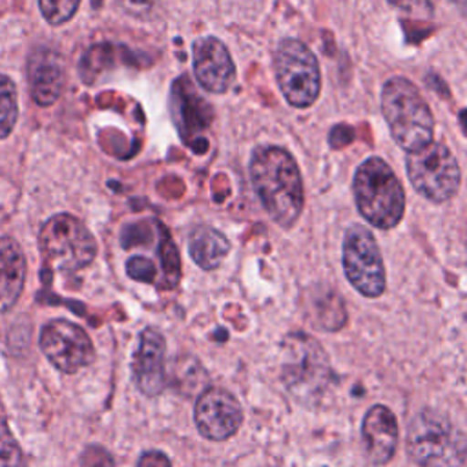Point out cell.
I'll return each instance as SVG.
<instances>
[{"label":"cell","mask_w":467,"mask_h":467,"mask_svg":"<svg viewBox=\"0 0 467 467\" xmlns=\"http://www.w3.org/2000/svg\"><path fill=\"white\" fill-rule=\"evenodd\" d=\"M250 177L270 219L290 228L299 219L305 192L294 157L279 146H261L250 161Z\"/></svg>","instance_id":"1"},{"label":"cell","mask_w":467,"mask_h":467,"mask_svg":"<svg viewBox=\"0 0 467 467\" xmlns=\"http://www.w3.org/2000/svg\"><path fill=\"white\" fill-rule=\"evenodd\" d=\"M381 111L394 142L407 153L418 151L432 140V113L410 80L392 77L385 82Z\"/></svg>","instance_id":"2"},{"label":"cell","mask_w":467,"mask_h":467,"mask_svg":"<svg viewBox=\"0 0 467 467\" xmlns=\"http://www.w3.org/2000/svg\"><path fill=\"white\" fill-rule=\"evenodd\" d=\"M407 452L420 467H463L467 436L445 414L423 409L409 425Z\"/></svg>","instance_id":"3"},{"label":"cell","mask_w":467,"mask_h":467,"mask_svg":"<svg viewBox=\"0 0 467 467\" xmlns=\"http://www.w3.org/2000/svg\"><path fill=\"white\" fill-rule=\"evenodd\" d=\"M354 199L359 213L372 226L381 230L394 228L405 212V193L392 168L379 157L363 161L352 182Z\"/></svg>","instance_id":"4"},{"label":"cell","mask_w":467,"mask_h":467,"mask_svg":"<svg viewBox=\"0 0 467 467\" xmlns=\"http://www.w3.org/2000/svg\"><path fill=\"white\" fill-rule=\"evenodd\" d=\"M38 246L46 263L60 272H77L97 255V241L71 213L51 215L40 228Z\"/></svg>","instance_id":"5"},{"label":"cell","mask_w":467,"mask_h":467,"mask_svg":"<svg viewBox=\"0 0 467 467\" xmlns=\"http://www.w3.org/2000/svg\"><path fill=\"white\" fill-rule=\"evenodd\" d=\"M274 73L286 102L294 108H308L321 89L319 64L314 53L296 38L279 42L274 55Z\"/></svg>","instance_id":"6"},{"label":"cell","mask_w":467,"mask_h":467,"mask_svg":"<svg viewBox=\"0 0 467 467\" xmlns=\"http://www.w3.org/2000/svg\"><path fill=\"white\" fill-rule=\"evenodd\" d=\"M407 175L414 190L432 202L452 199L460 188V168L443 142L431 140L418 151L407 153Z\"/></svg>","instance_id":"7"},{"label":"cell","mask_w":467,"mask_h":467,"mask_svg":"<svg viewBox=\"0 0 467 467\" xmlns=\"http://www.w3.org/2000/svg\"><path fill=\"white\" fill-rule=\"evenodd\" d=\"M343 270L348 283L365 297L385 292V266L376 237L367 226L352 224L343 237Z\"/></svg>","instance_id":"8"},{"label":"cell","mask_w":467,"mask_h":467,"mask_svg":"<svg viewBox=\"0 0 467 467\" xmlns=\"http://www.w3.org/2000/svg\"><path fill=\"white\" fill-rule=\"evenodd\" d=\"M40 350L64 374H73L95 359V348L86 330L69 319H51L42 327Z\"/></svg>","instance_id":"9"},{"label":"cell","mask_w":467,"mask_h":467,"mask_svg":"<svg viewBox=\"0 0 467 467\" xmlns=\"http://www.w3.org/2000/svg\"><path fill=\"white\" fill-rule=\"evenodd\" d=\"M193 420L201 436L212 441H224L239 431L243 409L232 392L221 387H208L195 401Z\"/></svg>","instance_id":"10"},{"label":"cell","mask_w":467,"mask_h":467,"mask_svg":"<svg viewBox=\"0 0 467 467\" xmlns=\"http://www.w3.org/2000/svg\"><path fill=\"white\" fill-rule=\"evenodd\" d=\"M166 341L164 336L153 328L146 327L139 334V345L131 358V374L137 389L144 396H159L166 387Z\"/></svg>","instance_id":"11"},{"label":"cell","mask_w":467,"mask_h":467,"mask_svg":"<svg viewBox=\"0 0 467 467\" xmlns=\"http://www.w3.org/2000/svg\"><path fill=\"white\" fill-rule=\"evenodd\" d=\"M193 73L201 88L224 93L235 80V66L226 46L215 36H202L193 44Z\"/></svg>","instance_id":"12"},{"label":"cell","mask_w":467,"mask_h":467,"mask_svg":"<svg viewBox=\"0 0 467 467\" xmlns=\"http://www.w3.org/2000/svg\"><path fill=\"white\" fill-rule=\"evenodd\" d=\"M361 440L367 458L376 463H387L398 447V421L385 405H372L361 423Z\"/></svg>","instance_id":"13"},{"label":"cell","mask_w":467,"mask_h":467,"mask_svg":"<svg viewBox=\"0 0 467 467\" xmlns=\"http://www.w3.org/2000/svg\"><path fill=\"white\" fill-rule=\"evenodd\" d=\"M27 71L33 100L38 106H51L60 97L66 80L60 55L51 49H38L29 57Z\"/></svg>","instance_id":"14"},{"label":"cell","mask_w":467,"mask_h":467,"mask_svg":"<svg viewBox=\"0 0 467 467\" xmlns=\"http://www.w3.org/2000/svg\"><path fill=\"white\" fill-rule=\"evenodd\" d=\"M26 254L18 241L9 235L0 237V314L9 312L26 285Z\"/></svg>","instance_id":"15"},{"label":"cell","mask_w":467,"mask_h":467,"mask_svg":"<svg viewBox=\"0 0 467 467\" xmlns=\"http://www.w3.org/2000/svg\"><path fill=\"white\" fill-rule=\"evenodd\" d=\"M173 115L181 130V135L186 139L188 133H199L208 126L210 109L206 100H202L188 78H179L173 84Z\"/></svg>","instance_id":"16"},{"label":"cell","mask_w":467,"mask_h":467,"mask_svg":"<svg viewBox=\"0 0 467 467\" xmlns=\"http://www.w3.org/2000/svg\"><path fill=\"white\" fill-rule=\"evenodd\" d=\"M188 252L202 270H215L230 252V241L212 226H195L188 239Z\"/></svg>","instance_id":"17"},{"label":"cell","mask_w":467,"mask_h":467,"mask_svg":"<svg viewBox=\"0 0 467 467\" xmlns=\"http://www.w3.org/2000/svg\"><path fill=\"white\" fill-rule=\"evenodd\" d=\"M18 102H16V86L15 82L0 73V139L9 137L16 124Z\"/></svg>","instance_id":"18"},{"label":"cell","mask_w":467,"mask_h":467,"mask_svg":"<svg viewBox=\"0 0 467 467\" xmlns=\"http://www.w3.org/2000/svg\"><path fill=\"white\" fill-rule=\"evenodd\" d=\"M159 234H161V246H159V254H161V261H162V270L166 275V283L168 286H175L179 283L181 277V259H179V252L170 237V234L166 232V228L162 224H159Z\"/></svg>","instance_id":"19"},{"label":"cell","mask_w":467,"mask_h":467,"mask_svg":"<svg viewBox=\"0 0 467 467\" xmlns=\"http://www.w3.org/2000/svg\"><path fill=\"white\" fill-rule=\"evenodd\" d=\"M0 467H27L24 452L4 416H0Z\"/></svg>","instance_id":"20"},{"label":"cell","mask_w":467,"mask_h":467,"mask_svg":"<svg viewBox=\"0 0 467 467\" xmlns=\"http://www.w3.org/2000/svg\"><path fill=\"white\" fill-rule=\"evenodd\" d=\"M78 4L80 0H38L40 13L51 26H60L73 18Z\"/></svg>","instance_id":"21"},{"label":"cell","mask_w":467,"mask_h":467,"mask_svg":"<svg viewBox=\"0 0 467 467\" xmlns=\"http://www.w3.org/2000/svg\"><path fill=\"white\" fill-rule=\"evenodd\" d=\"M126 272L131 279L139 283H153L157 277V268L151 259L144 255H133L126 263Z\"/></svg>","instance_id":"22"},{"label":"cell","mask_w":467,"mask_h":467,"mask_svg":"<svg viewBox=\"0 0 467 467\" xmlns=\"http://www.w3.org/2000/svg\"><path fill=\"white\" fill-rule=\"evenodd\" d=\"M394 7L401 9L407 15L418 16V18H429L432 16V2L431 0H389Z\"/></svg>","instance_id":"23"},{"label":"cell","mask_w":467,"mask_h":467,"mask_svg":"<svg viewBox=\"0 0 467 467\" xmlns=\"http://www.w3.org/2000/svg\"><path fill=\"white\" fill-rule=\"evenodd\" d=\"M82 467H113V458L99 445H91L82 452Z\"/></svg>","instance_id":"24"},{"label":"cell","mask_w":467,"mask_h":467,"mask_svg":"<svg viewBox=\"0 0 467 467\" xmlns=\"http://www.w3.org/2000/svg\"><path fill=\"white\" fill-rule=\"evenodd\" d=\"M137 467H171V462L161 451H146L140 454Z\"/></svg>","instance_id":"25"},{"label":"cell","mask_w":467,"mask_h":467,"mask_svg":"<svg viewBox=\"0 0 467 467\" xmlns=\"http://www.w3.org/2000/svg\"><path fill=\"white\" fill-rule=\"evenodd\" d=\"M451 4L467 18V0H451Z\"/></svg>","instance_id":"26"}]
</instances>
